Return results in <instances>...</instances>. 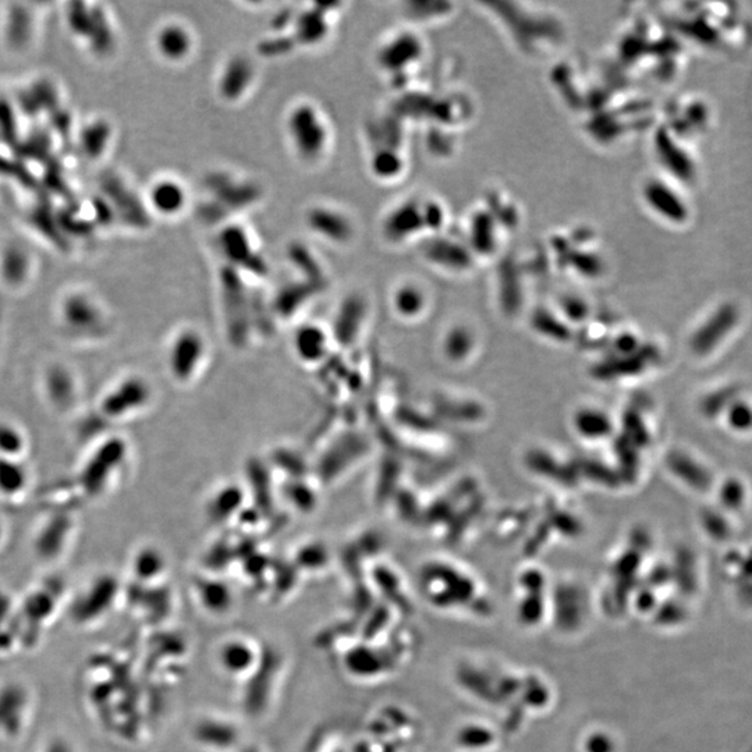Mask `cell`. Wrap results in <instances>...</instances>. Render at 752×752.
<instances>
[{"label": "cell", "mask_w": 752, "mask_h": 752, "mask_svg": "<svg viewBox=\"0 0 752 752\" xmlns=\"http://www.w3.org/2000/svg\"><path fill=\"white\" fill-rule=\"evenodd\" d=\"M284 130L297 158L318 164L331 147V127L323 111L312 102L302 101L287 111Z\"/></svg>", "instance_id": "1"}, {"label": "cell", "mask_w": 752, "mask_h": 752, "mask_svg": "<svg viewBox=\"0 0 752 752\" xmlns=\"http://www.w3.org/2000/svg\"><path fill=\"white\" fill-rule=\"evenodd\" d=\"M241 59L243 58L236 56L225 66V70H222V76L219 79V91L226 100H233V98L236 100V98L241 97L249 90L252 79H254V69H252L251 62L241 71L240 76H238V70H240Z\"/></svg>", "instance_id": "6"}, {"label": "cell", "mask_w": 752, "mask_h": 752, "mask_svg": "<svg viewBox=\"0 0 752 752\" xmlns=\"http://www.w3.org/2000/svg\"><path fill=\"white\" fill-rule=\"evenodd\" d=\"M650 198L652 206L673 220H684L687 217V209L680 199L668 188L662 185H653L650 188Z\"/></svg>", "instance_id": "7"}, {"label": "cell", "mask_w": 752, "mask_h": 752, "mask_svg": "<svg viewBox=\"0 0 752 752\" xmlns=\"http://www.w3.org/2000/svg\"><path fill=\"white\" fill-rule=\"evenodd\" d=\"M148 202L159 217H177L188 208L190 191L176 177H159L148 190Z\"/></svg>", "instance_id": "3"}, {"label": "cell", "mask_w": 752, "mask_h": 752, "mask_svg": "<svg viewBox=\"0 0 752 752\" xmlns=\"http://www.w3.org/2000/svg\"><path fill=\"white\" fill-rule=\"evenodd\" d=\"M311 230L334 243H347L353 238V225L342 211L329 207H315L307 217Z\"/></svg>", "instance_id": "4"}, {"label": "cell", "mask_w": 752, "mask_h": 752, "mask_svg": "<svg viewBox=\"0 0 752 752\" xmlns=\"http://www.w3.org/2000/svg\"><path fill=\"white\" fill-rule=\"evenodd\" d=\"M156 53L170 65L187 62L196 49V38L190 26L183 21H167L155 34Z\"/></svg>", "instance_id": "2"}, {"label": "cell", "mask_w": 752, "mask_h": 752, "mask_svg": "<svg viewBox=\"0 0 752 752\" xmlns=\"http://www.w3.org/2000/svg\"><path fill=\"white\" fill-rule=\"evenodd\" d=\"M176 350V371L179 374L185 375L190 371L188 368V361H190V365H193L194 361L196 360V353H198V339L194 336L193 334H187V336L182 337L177 343Z\"/></svg>", "instance_id": "8"}, {"label": "cell", "mask_w": 752, "mask_h": 752, "mask_svg": "<svg viewBox=\"0 0 752 752\" xmlns=\"http://www.w3.org/2000/svg\"><path fill=\"white\" fill-rule=\"evenodd\" d=\"M219 244L226 258L238 265H243L246 262L247 267L249 262L254 259L255 255L259 257L251 236L240 226H230V228L222 230L219 236Z\"/></svg>", "instance_id": "5"}]
</instances>
